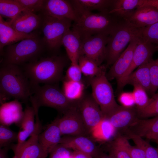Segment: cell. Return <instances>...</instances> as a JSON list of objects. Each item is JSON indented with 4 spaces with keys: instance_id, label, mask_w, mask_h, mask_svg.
<instances>
[{
    "instance_id": "6da1fadb",
    "label": "cell",
    "mask_w": 158,
    "mask_h": 158,
    "mask_svg": "<svg viewBox=\"0 0 158 158\" xmlns=\"http://www.w3.org/2000/svg\"><path fill=\"white\" fill-rule=\"evenodd\" d=\"M0 92L1 104L11 98L24 102L30 100L32 86L21 66L1 63Z\"/></svg>"
},
{
    "instance_id": "7a4b0ae2",
    "label": "cell",
    "mask_w": 158,
    "mask_h": 158,
    "mask_svg": "<svg viewBox=\"0 0 158 158\" xmlns=\"http://www.w3.org/2000/svg\"><path fill=\"white\" fill-rule=\"evenodd\" d=\"M66 64L65 57L54 54L42 56L21 66L32 87L40 83L54 84L60 81L63 79V70Z\"/></svg>"
},
{
    "instance_id": "3957f363",
    "label": "cell",
    "mask_w": 158,
    "mask_h": 158,
    "mask_svg": "<svg viewBox=\"0 0 158 158\" xmlns=\"http://www.w3.org/2000/svg\"><path fill=\"white\" fill-rule=\"evenodd\" d=\"M78 14L72 30L78 34L81 40L98 34L109 36L123 21L109 13L84 12Z\"/></svg>"
},
{
    "instance_id": "277c9868",
    "label": "cell",
    "mask_w": 158,
    "mask_h": 158,
    "mask_svg": "<svg viewBox=\"0 0 158 158\" xmlns=\"http://www.w3.org/2000/svg\"><path fill=\"white\" fill-rule=\"evenodd\" d=\"M46 50L42 37L37 30L33 36L5 47L0 54L3 56L1 63L22 66L38 59Z\"/></svg>"
},
{
    "instance_id": "5b68a950",
    "label": "cell",
    "mask_w": 158,
    "mask_h": 158,
    "mask_svg": "<svg viewBox=\"0 0 158 158\" xmlns=\"http://www.w3.org/2000/svg\"><path fill=\"white\" fill-rule=\"evenodd\" d=\"M143 28L125 21L120 24L109 36L106 46V68L114 63L131 41L141 37Z\"/></svg>"
},
{
    "instance_id": "8992f818",
    "label": "cell",
    "mask_w": 158,
    "mask_h": 158,
    "mask_svg": "<svg viewBox=\"0 0 158 158\" xmlns=\"http://www.w3.org/2000/svg\"><path fill=\"white\" fill-rule=\"evenodd\" d=\"M32 93L30 99L32 105L38 108L42 106L51 107L63 113L77 102L69 99L62 90L54 84L33 86Z\"/></svg>"
},
{
    "instance_id": "52a82bcc",
    "label": "cell",
    "mask_w": 158,
    "mask_h": 158,
    "mask_svg": "<svg viewBox=\"0 0 158 158\" xmlns=\"http://www.w3.org/2000/svg\"><path fill=\"white\" fill-rule=\"evenodd\" d=\"M40 14L42 21L40 28L47 50L50 52H57L62 45L63 35L70 29L72 21L68 19H59Z\"/></svg>"
},
{
    "instance_id": "ba28073f",
    "label": "cell",
    "mask_w": 158,
    "mask_h": 158,
    "mask_svg": "<svg viewBox=\"0 0 158 158\" xmlns=\"http://www.w3.org/2000/svg\"><path fill=\"white\" fill-rule=\"evenodd\" d=\"M105 70L98 75L88 78L92 89V95L105 118L119 106L115 100L113 90L106 77Z\"/></svg>"
},
{
    "instance_id": "9c48e42d",
    "label": "cell",
    "mask_w": 158,
    "mask_h": 158,
    "mask_svg": "<svg viewBox=\"0 0 158 158\" xmlns=\"http://www.w3.org/2000/svg\"><path fill=\"white\" fill-rule=\"evenodd\" d=\"M63 114L61 117H58V126L62 135H88L77 103Z\"/></svg>"
},
{
    "instance_id": "30bf717a",
    "label": "cell",
    "mask_w": 158,
    "mask_h": 158,
    "mask_svg": "<svg viewBox=\"0 0 158 158\" xmlns=\"http://www.w3.org/2000/svg\"><path fill=\"white\" fill-rule=\"evenodd\" d=\"M109 36L99 34L81 40L80 55L85 56L100 66L105 60Z\"/></svg>"
},
{
    "instance_id": "8fae6325",
    "label": "cell",
    "mask_w": 158,
    "mask_h": 158,
    "mask_svg": "<svg viewBox=\"0 0 158 158\" xmlns=\"http://www.w3.org/2000/svg\"><path fill=\"white\" fill-rule=\"evenodd\" d=\"M77 106L89 135L90 131L105 117L92 95H84Z\"/></svg>"
},
{
    "instance_id": "7c38bea8",
    "label": "cell",
    "mask_w": 158,
    "mask_h": 158,
    "mask_svg": "<svg viewBox=\"0 0 158 158\" xmlns=\"http://www.w3.org/2000/svg\"><path fill=\"white\" fill-rule=\"evenodd\" d=\"M40 14L59 18L76 21L78 15L70 0H46Z\"/></svg>"
},
{
    "instance_id": "4fadbf2b",
    "label": "cell",
    "mask_w": 158,
    "mask_h": 158,
    "mask_svg": "<svg viewBox=\"0 0 158 158\" xmlns=\"http://www.w3.org/2000/svg\"><path fill=\"white\" fill-rule=\"evenodd\" d=\"M140 38H136L131 41L126 48L112 65L106 74L108 80L116 79L117 80L125 74L131 64L135 49Z\"/></svg>"
},
{
    "instance_id": "5bb4252c",
    "label": "cell",
    "mask_w": 158,
    "mask_h": 158,
    "mask_svg": "<svg viewBox=\"0 0 158 158\" xmlns=\"http://www.w3.org/2000/svg\"><path fill=\"white\" fill-rule=\"evenodd\" d=\"M156 46L154 44L143 41L140 38L135 49L130 66L123 75L117 80V85L133 72L136 68L152 60L153 55L157 51Z\"/></svg>"
},
{
    "instance_id": "9a60e30c",
    "label": "cell",
    "mask_w": 158,
    "mask_h": 158,
    "mask_svg": "<svg viewBox=\"0 0 158 158\" xmlns=\"http://www.w3.org/2000/svg\"><path fill=\"white\" fill-rule=\"evenodd\" d=\"M64 147L87 153L95 158L102 151L95 142L86 135H65L61 138L59 143Z\"/></svg>"
},
{
    "instance_id": "2e32d148",
    "label": "cell",
    "mask_w": 158,
    "mask_h": 158,
    "mask_svg": "<svg viewBox=\"0 0 158 158\" xmlns=\"http://www.w3.org/2000/svg\"><path fill=\"white\" fill-rule=\"evenodd\" d=\"M117 130L123 132L139 118L137 109L119 105L106 118Z\"/></svg>"
},
{
    "instance_id": "e0dca14e",
    "label": "cell",
    "mask_w": 158,
    "mask_h": 158,
    "mask_svg": "<svg viewBox=\"0 0 158 158\" xmlns=\"http://www.w3.org/2000/svg\"><path fill=\"white\" fill-rule=\"evenodd\" d=\"M41 15L25 10L15 18L9 20L11 26L16 31L23 33L30 34L40 29Z\"/></svg>"
},
{
    "instance_id": "ac0fdd59",
    "label": "cell",
    "mask_w": 158,
    "mask_h": 158,
    "mask_svg": "<svg viewBox=\"0 0 158 158\" xmlns=\"http://www.w3.org/2000/svg\"><path fill=\"white\" fill-rule=\"evenodd\" d=\"M40 122H35L34 132L22 146L18 150H13L18 158H46L48 155L42 149L38 140V136L41 132Z\"/></svg>"
},
{
    "instance_id": "d6986e66",
    "label": "cell",
    "mask_w": 158,
    "mask_h": 158,
    "mask_svg": "<svg viewBox=\"0 0 158 158\" xmlns=\"http://www.w3.org/2000/svg\"><path fill=\"white\" fill-rule=\"evenodd\" d=\"M126 21L137 27L145 28L158 22V10L152 6H142L135 10Z\"/></svg>"
},
{
    "instance_id": "ffe728a7",
    "label": "cell",
    "mask_w": 158,
    "mask_h": 158,
    "mask_svg": "<svg viewBox=\"0 0 158 158\" xmlns=\"http://www.w3.org/2000/svg\"><path fill=\"white\" fill-rule=\"evenodd\" d=\"M151 61L138 67L135 71H133L120 84L117 85L118 90L120 91L126 85L130 84L133 86L140 85L146 92H149L151 85L150 73Z\"/></svg>"
},
{
    "instance_id": "44dd1931",
    "label": "cell",
    "mask_w": 158,
    "mask_h": 158,
    "mask_svg": "<svg viewBox=\"0 0 158 158\" xmlns=\"http://www.w3.org/2000/svg\"><path fill=\"white\" fill-rule=\"evenodd\" d=\"M62 135L57 118L39 134L38 142L43 150L48 154L59 144Z\"/></svg>"
},
{
    "instance_id": "7402d4cb",
    "label": "cell",
    "mask_w": 158,
    "mask_h": 158,
    "mask_svg": "<svg viewBox=\"0 0 158 158\" xmlns=\"http://www.w3.org/2000/svg\"><path fill=\"white\" fill-rule=\"evenodd\" d=\"M37 31L28 34L20 32L12 28L8 21L4 20L0 16V54L6 46L30 37L33 36Z\"/></svg>"
},
{
    "instance_id": "603a6c76",
    "label": "cell",
    "mask_w": 158,
    "mask_h": 158,
    "mask_svg": "<svg viewBox=\"0 0 158 158\" xmlns=\"http://www.w3.org/2000/svg\"><path fill=\"white\" fill-rule=\"evenodd\" d=\"M23 114L22 105L18 100L3 104L0 109L1 124L8 126L14 123L20 125Z\"/></svg>"
},
{
    "instance_id": "cb8c5ba5",
    "label": "cell",
    "mask_w": 158,
    "mask_h": 158,
    "mask_svg": "<svg viewBox=\"0 0 158 158\" xmlns=\"http://www.w3.org/2000/svg\"><path fill=\"white\" fill-rule=\"evenodd\" d=\"M127 132L150 139L158 134V116L149 119L138 118L123 132Z\"/></svg>"
},
{
    "instance_id": "d4e9b609",
    "label": "cell",
    "mask_w": 158,
    "mask_h": 158,
    "mask_svg": "<svg viewBox=\"0 0 158 158\" xmlns=\"http://www.w3.org/2000/svg\"><path fill=\"white\" fill-rule=\"evenodd\" d=\"M81 40L78 34L70 29L65 33L62 40L68 57L72 63H78L81 54Z\"/></svg>"
},
{
    "instance_id": "484cf974",
    "label": "cell",
    "mask_w": 158,
    "mask_h": 158,
    "mask_svg": "<svg viewBox=\"0 0 158 158\" xmlns=\"http://www.w3.org/2000/svg\"><path fill=\"white\" fill-rule=\"evenodd\" d=\"M77 14L97 10L99 12L109 13L114 0H70Z\"/></svg>"
},
{
    "instance_id": "4316f807",
    "label": "cell",
    "mask_w": 158,
    "mask_h": 158,
    "mask_svg": "<svg viewBox=\"0 0 158 158\" xmlns=\"http://www.w3.org/2000/svg\"><path fill=\"white\" fill-rule=\"evenodd\" d=\"M144 0H114L109 13L126 21L137 8L142 6Z\"/></svg>"
},
{
    "instance_id": "83f0119b",
    "label": "cell",
    "mask_w": 158,
    "mask_h": 158,
    "mask_svg": "<svg viewBox=\"0 0 158 158\" xmlns=\"http://www.w3.org/2000/svg\"><path fill=\"white\" fill-rule=\"evenodd\" d=\"M117 131L109 120L105 118L90 131L89 135L95 142H107L115 138Z\"/></svg>"
},
{
    "instance_id": "f1b7e54d",
    "label": "cell",
    "mask_w": 158,
    "mask_h": 158,
    "mask_svg": "<svg viewBox=\"0 0 158 158\" xmlns=\"http://www.w3.org/2000/svg\"><path fill=\"white\" fill-rule=\"evenodd\" d=\"M62 90L70 100L78 102L84 96V85L82 81L78 82L63 80Z\"/></svg>"
},
{
    "instance_id": "f546056e",
    "label": "cell",
    "mask_w": 158,
    "mask_h": 158,
    "mask_svg": "<svg viewBox=\"0 0 158 158\" xmlns=\"http://www.w3.org/2000/svg\"><path fill=\"white\" fill-rule=\"evenodd\" d=\"M25 10L16 0H0V16L11 20Z\"/></svg>"
},
{
    "instance_id": "4dcf8cb0",
    "label": "cell",
    "mask_w": 158,
    "mask_h": 158,
    "mask_svg": "<svg viewBox=\"0 0 158 158\" xmlns=\"http://www.w3.org/2000/svg\"><path fill=\"white\" fill-rule=\"evenodd\" d=\"M78 64L82 73L89 78L98 75L106 68V66H99L93 61L85 56L80 55Z\"/></svg>"
},
{
    "instance_id": "1f68e13d",
    "label": "cell",
    "mask_w": 158,
    "mask_h": 158,
    "mask_svg": "<svg viewBox=\"0 0 158 158\" xmlns=\"http://www.w3.org/2000/svg\"><path fill=\"white\" fill-rule=\"evenodd\" d=\"M35 115L36 112L34 107L32 106H27L23 111V116L19 125L22 130L28 132L31 135L35 128Z\"/></svg>"
},
{
    "instance_id": "d6a6232c",
    "label": "cell",
    "mask_w": 158,
    "mask_h": 158,
    "mask_svg": "<svg viewBox=\"0 0 158 158\" xmlns=\"http://www.w3.org/2000/svg\"><path fill=\"white\" fill-rule=\"evenodd\" d=\"M109 145L108 151L109 154L112 158H131L123 145L118 134L111 141Z\"/></svg>"
},
{
    "instance_id": "836d02e7",
    "label": "cell",
    "mask_w": 158,
    "mask_h": 158,
    "mask_svg": "<svg viewBox=\"0 0 158 158\" xmlns=\"http://www.w3.org/2000/svg\"><path fill=\"white\" fill-rule=\"evenodd\" d=\"M128 138L131 139L136 146L144 151L146 158H158V149L153 147L142 138L130 134L128 135Z\"/></svg>"
},
{
    "instance_id": "e575fe53",
    "label": "cell",
    "mask_w": 158,
    "mask_h": 158,
    "mask_svg": "<svg viewBox=\"0 0 158 158\" xmlns=\"http://www.w3.org/2000/svg\"><path fill=\"white\" fill-rule=\"evenodd\" d=\"M137 111L139 118H145L158 116V92L152 95L145 107L141 110H137Z\"/></svg>"
},
{
    "instance_id": "d590c367",
    "label": "cell",
    "mask_w": 158,
    "mask_h": 158,
    "mask_svg": "<svg viewBox=\"0 0 158 158\" xmlns=\"http://www.w3.org/2000/svg\"><path fill=\"white\" fill-rule=\"evenodd\" d=\"M132 93L138 110H141L148 104L150 99L146 90L141 86L137 85H133Z\"/></svg>"
},
{
    "instance_id": "8d00e7d4",
    "label": "cell",
    "mask_w": 158,
    "mask_h": 158,
    "mask_svg": "<svg viewBox=\"0 0 158 158\" xmlns=\"http://www.w3.org/2000/svg\"><path fill=\"white\" fill-rule=\"evenodd\" d=\"M18 133L11 130L7 126H0V148L9 146L17 140Z\"/></svg>"
},
{
    "instance_id": "74e56055",
    "label": "cell",
    "mask_w": 158,
    "mask_h": 158,
    "mask_svg": "<svg viewBox=\"0 0 158 158\" xmlns=\"http://www.w3.org/2000/svg\"><path fill=\"white\" fill-rule=\"evenodd\" d=\"M143 41L158 45V22L144 28L140 38Z\"/></svg>"
},
{
    "instance_id": "f35d334b",
    "label": "cell",
    "mask_w": 158,
    "mask_h": 158,
    "mask_svg": "<svg viewBox=\"0 0 158 158\" xmlns=\"http://www.w3.org/2000/svg\"><path fill=\"white\" fill-rule=\"evenodd\" d=\"M150 73L151 85L149 92L153 95L158 89V58L150 61Z\"/></svg>"
},
{
    "instance_id": "ab89813d",
    "label": "cell",
    "mask_w": 158,
    "mask_h": 158,
    "mask_svg": "<svg viewBox=\"0 0 158 158\" xmlns=\"http://www.w3.org/2000/svg\"><path fill=\"white\" fill-rule=\"evenodd\" d=\"M119 135L123 145L131 158H146L145 153L142 149L136 145H131L127 138L119 134Z\"/></svg>"
},
{
    "instance_id": "60d3db41",
    "label": "cell",
    "mask_w": 158,
    "mask_h": 158,
    "mask_svg": "<svg viewBox=\"0 0 158 158\" xmlns=\"http://www.w3.org/2000/svg\"><path fill=\"white\" fill-rule=\"evenodd\" d=\"M25 10L35 13H40L43 8L45 0H16Z\"/></svg>"
},
{
    "instance_id": "b9f144b4",
    "label": "cell",
    "mask_w": 158,
    "mask_h": 158,
    "mask_svg": "<svg viewBox=\"0 0 158 158\" xmlns=\"http://www.w3.org/2000/svg\"><path fill=\"white\" fill-rule=\"evenodd\" d=\"M82 73L78 63H71L66 71L63 80L74 81H82Z\"/></svg>"
},
{
    "instance_id": "7bdbcfd3",
    "label": "cell",
    "mask_w": 158,
    "mask_h": 158,
    "mask_svg": "<svg viewBox=\"0 0 158 158\" xmlns=\"http://www.w3.org/2000/svg\"><path fill=\"white\" fill-rule=\"evenodd\" d=\"M72 154L71 149L59 144L49 153V158H72Z\"/></svg>"
},
{
    "instance_id": "ee69618b",
    "label": "cell",
    "mask_w": 158,
    "mask_h": 158,
    "mask_svg": "<svg viewBox=\"0 0 158 158\" xmlns=\"http://www.w3.org/2000/svg\"><path fill=\"white\" fill-rule=\"evenodd\" d=\"M118 100L122 106L126 107H133L135 104L132 92H122L118 97Z\"/></svg>"
},
{
    "instance_id": "f6af8a7d",
    "label": "cell",
    "mask_w": 158,
    "mask_h": 158,
    "mask_svg": "<svg viewBox=\"0 0 158 158\" xmlns=\"http://www.w3.org/2000/svg\"><path fill=\"white\" fill-rule=\"evenodd\" d=\"M30 135V134L25 130H20L18 133L17 143L13 150H18L20 148L26 141L27 138Z\"/></svg>"
},
{
    "instance_id": "bcb514c9",
    "label": "cell",
    "mask_w": 158,
    "mask_h": 158,
    "mask_svg": "<svg viewBox=\"0 0 158 158\" xmlns=\"http://www.w3.org/2000/svg\"><path fill=\"white\" fill-rule=\"evenodd\" d=\"M72 158H93L87 153L78 151L72 152Z\"/></svg>"
},
{
    "instance_id": "7dc6e473",
    "label": "cell",
    "mask_w": 158,
    "mask_h": 158,
    "mask_svg": "<svg viewBox=\"0 0 158 158\" xmlns=\"http://www.w3.org/2000/svg\"><path fill=\"white\" fill-rule=\"evenodd\" d=\"M144 5L152 6L158 10V0H144L142 6Z\"/></svg>"
},
{
    "instance_id": "c3c4849f",
    "label": "cell",
    "mask_w": 158,
    "mask_h": 158,
    "mask_svg": "<svg viewBox=\"0 0 158 158\" xmlns=\"http://www.w3.org/2000/svg\"><path fill=\"white\" fill-rule=\"evenodd\" d=\"M9 146L0 148V158H8V151Z\"/></svg>"
},
{
    "instance_id": "681fc988",
    "label": "cell",
    "mask_w": 158,
    "mask_h": 158,
    "mask_svg": "<svg viewBox=\"0 0 158 158\" xmlns=\"http://www.w3.org/2000/svg\"><path fill=\"white\" fill-rule=\"evenodd\" d=\"M95 158H112L109 154H107L102 150Z\"/></svg>"
},
{
    "instance_id": "f907efd6",
    "label": "cell",
    "mask_w": 158,
    "mask_h": 158,
    "mask_svg": "<svg viewBox=\"0 0 158 158\" xmlns=\"http://www.w3.org/2000/svg\"><path fill=\"white\" fill-rule=\"evenodd\" d=\"M150 140H154L156 142L158 143V134L152 136Z\"/></svg>"
},
{
    "instance_id": "816d5d0a",
    "label": "cell",
    "mask_w": 158,
    "mask_h": 158,
    "mask_svg": "<svg viewBox=\"0 0 158 158\" xmlns=\"http://www.w3.org/2000/svg\"><path fill=\"white\" fill-rule=\"evenodd\" d=\"M12 158H18V156L17 154L14 153V155Z\"/></svg>"
},
{
    "instance_id": "f5cc1de1",
    "label": "cell",
    "mask_w": 158,
    "mask_h": 158,
    "mask_svg": "<svg viewBox=\"0 0 158 158\" xmlns=\"http://www.w3.org/2000/svg\"><path fill=\"white\" fill-rule=\"evenodd\" d=\"M156 49L157 51L158 50V45L156 46Z\"/></svg>"
}]
</instances>
